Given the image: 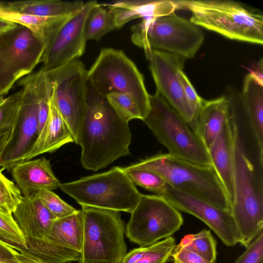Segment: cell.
Wrapping results in <instances>:
<instances>
[{
	"instance_id": "f1b7e54d",
	"label": "cell",
	"mask_w": 263,
	"mask_h": 263,
	"mask_svg": "<svg viewBox=\"0 0 263 263\" xmlns=\"http://www.w3.org/2000/svg\"><path fill=\"white\" fill-rule=\"evenodd\" d=\"M23 89L18 90L5 98L0 106V135L15 129L19 119Z\"/></svg>"
},
{
	"instance_id": "bcb514c9",
	"label": "cell",
	"mask_w": 263,
	"mask_h": 263,
	"mask_svg": "<svg viewBox=\"0 0 263 263\" xmlns=\"http://www.w3.org/2000/svg\"><path fill=\"white\" fill-rule=\"evenodd\" d=\"M0 238L3 239L5 240L6 241H7L5 240V238L2 236V235L1 234H0ZM7 242H8V241H7Z\"/></svg>"
},
{
	"instance_id": "484cf974",
	"label": "cell",
	"mask_w": 263,
	"mask_h": 263,
	"mask_svg": "<svg viewBox=\"0 0 263 263\" xmlns=\"http://www.w3.org/2000/svg\"><path fill=\"white\" fill-rule=\"evenodd\" d=\"M0 17L28 28L46 48L59 28L69 16L45 17L1 11Z\"/></svg>"
},
{
	"instance_id": "d6986e66",
	"label": "cell",
	"mask_w": 263,
	"mask_h": 263,
	"mask_svg": "<svg viewBox=\"0 0 263 263\" xmlns=\"http://www.w3.org/2000/svg\"><path fill=\"white\" fill-rule=\"evenodd\" d=\"M10 170L23 196L41 190L52 191L59 188L61 184L52 171L50 160L45 157L18 162Z\"/></svg>"
},
{
	"instance_id": "9a60e30c",
	"label": "cell",
	"mask_w": 263,
	"mask_h": 263,
	"mask_svg": "<svg viewBox=\"0 0 263 263\" xmlns=\"http://www.w3.org/2000/svg\"><path fill=\"white\" fill-rule=\"evenodd\" d=\"M160 196L179 211L192 215L205 223L226 246L233 247L239 243V237L230 211L221 210L167 184Z\"/></svg>"
},
{
	"instance_id": "30bf717a",
	"label": "cell",
	"mask_w": 263,
	"mask_h": 263,
	"mask_svg": "<svg viewBox=\"0 0 263 263\" xmlns=\"http://www.w3.org/2000/svg\"><path fill=\"white\" fill-rule=\"evenodd\" d=\"M45 45L25 26L16 24L0 34V97L5 98L42 62Z\"/></svg>"
},
{
	"instance_id": "4316f807",
	"label": "cell",
	"mask_w": 263,
	"mask_h": 263,
	"mask_svg": "<svg viewBox=\"0 0 263 263\" xmlns=\"http://www.w3.org/2000/svg\"><path fill=\"white\" fill-rule=\"evenodd\" d=\"M117 29L113 13L101 5L90 12L85 26L86 40L99 41L108 32Z\"/></svg>"
},
{
	"instance_id": "ffe728a7",
	"label": "cell",
	"mask_w": 263,
	"mask_h": 263,
	"mask_svg": "<svg viewBox=\"0 0 263 263\" xmlns=\"http://www.w3.org/2000/svg\"><path fill=\"white\" fill-rule=\"evenodd\" d=\"M209 153L231 206L234 197L235 157L234 135L230 117Z\"/></svg>"
},
{
	"instance_id": "7bdbcfd3",
	"label": "cell",
	"mask_w": 263,
	"mask_h": 263,
	"mask_svg": "<svg viewBox=\"0 0 263 263\" xmlns=\"http://www.w3.org/2000/svg\"><path fill=\"white\" fill-rule=\"evenodd\" d=\"M16 24L0 17V34L14 28Z\"/></svg>"
},
{
	"instance_id": "f6af8a7d",
	"label": "cell",
	"mask_w": 263,
	"mask_h": 263,
	"mask_svg": "<svg viewBox=\"0 0 263 263\" xmlns=\"http://www.w3.org/2000/svg\"><path fill=\"white\" fill-rule=\"evenodd\" d=\"M5 98L1 97L0 98V106L5 102Z\"/></svg>"
},
{
	"instance_id": "4fadbf2b",
	"label": "cell",
	"mask_w": 263,
	"mask_h": 263,
	"mask_svg": "<svg viewBox=\"0 0 263 263\" xmlns=\"http://www.w3.org/2000/svg\"><path fill=\"white\" fill-rule=\"evenodd\" d=\"M99 3L85 2L83 6L69 16L46 48L41 69L49 73L78 59L85 52L86 39L85 26L91 10Z\"/></svg>"
},
{
	"instance_id": "5bb4252c",
	"label": "cell",
	"mask_w": 263,
	"mask_h": 263,
	"mask_svg": "<svg viewBox=\"0 0 263 263\" xmlns=\"http://www.w3.org/2000/svg\"><path fill=\"white\" fill-rule=\"evenodd\" d=\"M157 91L191 126L196 111L186 98L178 77L184 59L165 51L153 49L145 53Z\"/></svg>"
},
{
	"instance_id": "ac0fdd59",
	"label": "cell",
	"mask_w": 263,
	"mask_h": 263,
	"mask_svg": "<svg viewBox=\"0 0 263 263\" xmlns=\"http://www.w3.org/2000/svg\"><path fill=\"white\" fill-rule=\"evenodd\" d=\"M12 215L25 237V250L30 253L46 240L57 220L34 193L23 196Z\"/></svg>"
},
{
	"instance_id": "6da1fadb",
	"label": "cell",
	"mask_w": 263,
	"mask_h": 263,
	"mask_svg": "<svg viewBox=\"0 0 263 263\" xmlns=\"http://www.w3.org/2000/svg\"><path fill=\"white\" fill-rule=\"evenodd\" d=\"M128 122L88 83L86 110L77 143L84 168L98 171L130 154Z\"/></svg>"
},
{
	"instance_id": "83f0119b",
	"label": "cell",
	"mask_w": 263,
	"mask_h": 263,
	"mask_svg": "<svg viewBox=\"0 0 263 263\" xmlns=\"http://www.w3.org/2000/svg\"><path fill=\"white\" fill-rule=\"evenodd\" d=\"M122 168L135 185L159 196L164 192L167 183L158 174L147 170L133 167L132 165Z\"/></svg>"
},
{
	"instance_id": "4dcf8cb0",
	"label": "cell",
	"mask_w": 263,
	"mask_h": 263,
	"mask_svg": "<svg viewBox=\"0 0 263 263\" xmlns=\"http://www.w3.org/2000/svg\"><path fill=\"white\" fill-rule=\"evenodd\" d=\"M105 98L114 110L126 121L143 120L144 116L139 106L131 97L124 93L112 92L107 95Z\"/></svg>"
},
{
	"instance_id": "1f68e13d",
	"label": "cell",
	"mask_w": 263,
	"mask_h": 263,
	"mask_svg": "<svg viewBox=\"0 0 263 263\" xmlns=\"http://www.w3.org/2000/svg\"><path fill=\"white\" fill-rule=\"evenodd\" d=\"M23 197L17 186L7 178L0 170V211L12 214Z\"/></svg>"
},
{
	"instance_id": "7a4b0ae2",
	"label": "cell",
	"mask_w": 263,
	"mask_h": 263,
	"mask_svg": "<svg viewBox=\"0 0 263 263\" xmlns=\"http://www.w3.org/2000/svg\"><path fill=\"white\" fill-rule=\"evenodd\" d=\"M192 14L190 21L232 40L263 44V15L233 1H173Z\"/></svg>"
},
{
	"instance_id": "8992f818",
	"label": "cell",
	"mask_w": 263,
	"mask_h": 263,
	"mask_svg": "<svg viewBox=\"0 0 263 263\" xmlns=\"http://www.w3.org/2000/svg\"><path fill=\"white\" fill-rule=\"evenodd\" d=\"M234 135V197L231 213L239 243L246 248L263 231V179L257 176Z\"/></svg>"
},
{
	"instance_id": "7c38bea8",
	"label": "cell",
	"mask_w": 263,
	"mask_h": 263,
	"mask_svg": "<svg viewBox=\"0 0 263 263\" xmlns=\"http://www.w3.org/2000/svg\"><path fill=\"white\" fill-rule=\"evenodd\" d=\"M46 73L50 83L52 102L77 144L86 110L88 83L85 67L76 59Z\"/></svg>"
},
{
	"instance_id": "52a82bcc",
	"label": "cell",
	"mask_w": 263,
	"mask_h": 263,
	"mask_svg": "<svg viewBox=\"0 0 263 263\" xmlns=\"http://www.w3.org/2000/svg\"><path fill=\"white\" fill-rule=\"evenodd\" d=\"M132 31L133 43L145 53L153 49L184 59L194 58L204 39L198 26L175 12L157 18H143Z\"/></svg>"
},
{
	"instance_id": "5b68a950",
	"label": "cell",
	"mask_w": 263,
	"mask_h": 263,
	"mask_svg": "<svg viewBox=\"0 0 263 263\" xmlns=\"http://www.w3.org/2000/svg\"><path fill=\"white\" fill-rule=\"evenodd\" d=\"M59 188L81 206L129 213L141 195L123 168L119 166L71 182L61 183Z\"/></svg>"
},
{
	"instance_id": "ba28073f",
	"label": "cell",
	"mask_w": 263,
	"mask_h": 263,
	"mask_svg": "<svg viewBox=\"0 0 263 263\" xmlns=\"http://www.w3.org/2000/svg\"><path fill=\"white\" fill-rule=\"evenodd\" d=\"M86 76L88 83L101 96L112 92L127 95L136 102L144 118L148 113L149 94L143 75L122 50L102 49Z\"/></svg>"
},
{
	"instance_id": "cb8c5ba5",
	"label": "cell",
	"mask_w": 263,
	"mask_h": 263,
	"mask_svg": "<svg viewBox=\"0 0 263 263\" xmlns=\"http://www.w3.org/2000/svg\"><path fill=\"white\" fill-rule=\"evenodd\" d=\"M82 1L28 0L7 2L5 11L45 17H68L79 10Z\"/></svg>"
},
{
	"instance_id": "8d00e7d4",
	"label": "cell",
	"mask_w": 263,
	"mask_h": 263,
	"mask_svg": "<svg viewBox=\"0 0 263 263\" xmlns=\"http://www.w3.org/2000/svg\"><path fill=\"white\" fill-rule=\"evenodd\" d=\"M234 263H263V231L246 247Z\"/></svg>"
},
{
	"instance_id": "7402d4cb",
	"label": "cell",
	"mask_w": 263,
	"mask_h": 263,
	"mask_svg": "<svg viewBox=\"0 0 263 263\" xmlns=\"http://www.w3.org/2000/svg\"><path fill=\"white\" fill-rule=\"evenodd\" d=\"M229 118V102L225 95L212 100H204L191 127L208 152Z\"/></svg>"
},
{
	"instance_id": "d590c367",
	"label": "cell",
	"mask_w": 263,
	"mask_h": 263,
	"mask_svg": "<svg viewBox=\"0 0 263 263\" xmlns=\"http://www.w3.org/2000/svg\"><path fill=\"white\" fill-rule=\"evenodd\" d=\"M0 234L11 244L26 250L25 237L12 214L0 211Z\"/></svg>"
},
{
	"instance_id": "8fae6325",
	"label": "cell",
	"mask_w": 263,
	"mask_h": 263,
	"mask_svg": "<svg viewBox=\"0 0 263 263\" xmlns=\"http://www.w3.org/2000/svg\"><path fill=\"white\" fill-rule=\"evenodd\" d=\"M183 223L181 214L162 196L141 194L126 227V235L140 247L172 236Z\"/></svg>"
},
{
	"instance_id": "60d3db41",
	"label": "cell",
	"mask_w": 263,
	"mask_h": 263,
	"mask_svg": "<svg viewBox=\"0 0 263 263\" xmlns=\"http://www.w3.org/2000/svg\"><path fill=\"white\" fill-rule=\"evenodd\" d=\"M16 128L0 135V162L6 149L13 140Z\"/></svg>"
},
{
	"instance_id": "9c48e42d",
	"label": "cell",
	"mask_w": 263,
	"mask_h": 263,
	"mask_svg": "<svg viewBox=\"0 0 263 263\" xmlns=\"http://www.w3.org/2000/svg\"><path fill=\"white\" fill-rule=\"evenodd\" d=\"M83 242L79 263H121L126 254L119 212L82 206Z\"/></svg>"
},
{
	"instance_id": "277c9868",
	"label": "cell",
	"mask_w": 263,
	"mask_h": 263,
	"mask_svg": "<svg viewBox=\"0 0 263 263\" xmlns=\"http://www.w3.org/2000/svg\"><path fill=\"white\" fill-rule=\"evenodd\" d=\"M149 98V109L142 121L168 154L193 163L213 166L207 148L190 125L158 91Z\"/></svg>"
},
{
	"instance_id": "b9f144b4",
	"label": "cell",
	"mask_w": 263,
	"mask_h": 263,
	"mask_svg": "<svg viewBox=\"0 0 263 263\" xmlns=\"http://www.w3.org/2000/svg\"><path fill=\"white\" fill-rule=\"evenodd\" d=\"M250 73L260 84L263 85V61L261 58L253 69L251 70Z\"/></svg>"
},
{
	"instance_id": "836d02e7",
	"label": "cell",
	"mask_w": 263,
	"mask_h": 263,
	"mask_svg": "<svg viewBox=\"0 0 263 263\" xmlns=\"http://www.w3.org/2000/svg\"><path fill=\"white\" fill-rule=\"evenodd\" d=\"M176 246L174 237L164 238L147 247L145 253L136 263H166Z\"/></svg>"
},
{
	"instance_id": "f35d334b",
	"label": "cell",
	"mask_w": 263,
	"mask_h": 263,
	"mask_svg": "<svg viewBox=\"0 0 263 263\" xmlns=\"http://www.w3.org/2000/svg\"><path fill=\"white\" fill-rule=\"evenodd\" d=\"M178 77L185 96L197 114L204 100L198 96L182 69L179 71Z\"/></svg>"
},
{
	"instance_id": "2e32d148",
	"label": "cell",
	"mask_w": 263,
	"mask_h": 263,
	"mask_svg": "<svg viewBox=\"0 0 263 263\" xmlns=\"http://www.w3.org/2000/svg\"><path fill=\"white\" fill-rule=\"evenodd\" d=\"M23 89L21 113L13 140L1 161V170L11 168L20 162L39 134L38 103L35 92L25 77L15 84Z\"/></svg>"
},
{
	"instance_id": "e0dca14e",
	"label": "cell",
	"mask_w": 263,
	"mask_h": 263,
	"mask_svg": "<svg viewBox=\"0 0 263 263\" xmlns=\"http://www.w3.org/2000/svg\"><path fill=\"white\" fill-rule=\"evenodd\" d=\"M242 103L234 116L236 132L244 143L263 147V85L250 73L244 79Z\"/></svg>"
},
{
	"instance_id": "7dc6e473",
	"label": "cell",
	"mask_w": 263,
	"mask_h": 263,
	"mask_svg": "<svg viewBox=\"0 0 263 263\" xmlns=\"http://www.w3.org/2000/svg\"><path fill=\"white\" fill-rule=\"evenodd\" d=\"M0 98H1V97H0Z\"/></svg>"
},
{
	"instance_id": "44dd1931",
	"label": "cell",
	"mask_w": 263,
	"mask_h": 263,
	"mask_svg": "<svg viewBox=\"0 0 263 263\" xmlns=\"http://www.w3.org/2000/svg\"><path fill=\"white\" fill-rule=\"evenodd\" d=\"M73 142L74 143L73 136L51 98L46 122L21 162L32 159L44 153H52L63 145Z\"/></svg>"
},
{
	"instance_id": "d4e9b609",
	"label": "cell",
	"mask_w": 263,
	"mask_h": 263,
	"mask_svg": "<svg viewBox=\"0 0 263 263\" xmlns=\"http://www.w3.org/2000/svg\"><path fill=\"white\" fill-rule=\"evenodd\" d=\"M83 232L82 212L77 210L68 216L55 220L46 239L54 244L81 253Z\"/></svg>"
},
{
	"instance_id": "603a6c76",
	"label": "cell",
	"mask_w": 263,
	"mask_h": 263,
	"mask_svg": "<svg viewBox=\"0 0 263 263\" xmlns=\"http://www.w3.org/2000/svg\"><path fill=\"white\" fill-rule=\"evenodd\" d=\"M101 5L113 13L117 29L136 18H156L178 9L173 1L167 0H120Z\"/></svg>"
},
{
	"instance_id": "f546056e",
	"label": "cell",
	"mask_w": 263,
	"mask_h": 263,
	"mask_svg": "<svg viewBox=\"0 0 263 263\" xmlns=\"http://www.w3.org/2000/svg\"><path fill=\"white\" fill-rule=\"evenodd\" d=\"M188 237L187 241H182L179 244L210 261L216 262L217 243L210 231L203 229Z\"/></svg>"
},
{
	"instance_id": "ee69618b",
	"label": "cell",
	"mask_w": 263,
	"mask_h": 263,
	"mask_svg": "<svg viewBox=\"0 0 263 263\" xmlns=\"http://www.w3.org/2000/svg\"><path fill=\"white\" fill-rule=\"evenodd\" d=\"M7 7V2H0V12L5 11Z\"/></svg>"
},
{
	"instance_id": "74e56055",
	"label": "cell",
	"mask_w": 263,
	"mask_h": 263,
	"mask_svg": "<svg viewBox=\"0 0 263 263\" xmlns=\"http://www.w3.org/2000/svg\"><path fill=\"white\" fill-rule=\"evenodd\" d=\"M173 263H216L179 244L174 249L171 257Z\"/></svg>"
},
{
	"instance_id": "e575fe53",
	"label": "cell",
	"mask_w": 263,
	"mask_h": 263,
	"mask_svg": "<svg viewBox=\"0 0 263 263\" xmlns=\"http://www.w3.org/2000/svg\"><path fill=\"white\" fill-rule=\"evenodd\" d=\"M0 263H43L25 249L0 238Z\"/></svg>"
},
{
	"instance_id": "ab89813d",
	"label": "cell",
	"mask_w": 263,
	"mask_h": 263,
	"mask_svg": "<svg viewBox=\"0 0 263 263\" xmlns=\"http://www.w3.org/2000/svg\"><path fill=\"white\" fill-rule=\"evenodd\" d=\"M146 247H139L132 250L126 253L121 263H136L139 261L145 253Z\"/></svg>"
},
{
	"instance_id": "3957f363",
	"label": "cell",
	"mask_w": 263,
	"mask_h": 263,
	"mask_svg": "<svg viewBox=\"0 0 263 263\" xmlns=\"http://www.w3.org/2000/svg\"><path fill=\"white\" fill-rule=\"evenodd\" d=\"M133 167L152 171L171 187L231 212V203L213 166H203L159 153L141 160Z\"/></svg>"
},
{
	"instance_id": "d6a6232c",
	"label": "cell",
	"mask_w": 263,
	"mask_h": 263,
	"mask_svg": "<svg viewBox=\"0 0 263 263\" xmlns=\"http://www.w3.org/2000/svg\"><path fill=\"white\" fill-rule=\"evenodd\" d=\"M34 194L57 219L68 216L77 211L51 190H41Z\"/></svg>"
}]
</instances>
